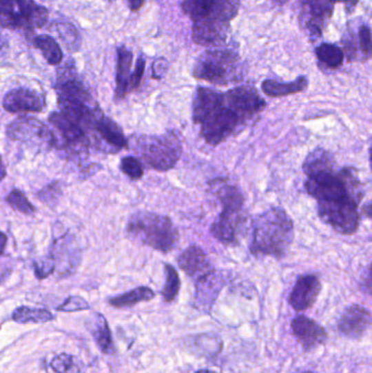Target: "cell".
<instances>
[{
  "label": "cell",
  "mask_w": 372,
  "mask_h": 373,
  "mask_svg": "<svg viewBox=\"0 0 372 373\" xmlns=\"http://www.w3.org/2000/svg\"><path fill=\"white\" fill-rule=\"evenodd\" d=\"M56 92L61 112L79 123L85 131L93 130L97 119L104 115L76 76L74 65L68 63L59 70Z\"/></svg>",
  "instance_id": "cell-1"
},
{
  "label": "cell",
  "mask_w": 372,
  "mask_h": 373,
  "mask_svg": "<svg viewBox=\"0 0 372 373\" xmlns=\"http://www.w3.org/2000/svg\"><path fill=\"white\" fill-rule=\"evenodd\" d=\"M293 238L291 217L284 210L273 208L254 221L250 252L280 258L289 250Z\"/></svg>",
  "instance_id": "cell-2"
},
{
  "label": "cell",
  "mask_w": 372,
  "mask_h": 373,
  "mask_svg": "<svg viewBox=\"0 0 372 373\" xmlns=\"http://www.w3.org/2000/svg\"><path fill=\"white\" fill-rule=\"evenodd\" d=\"M127 232L142 245L164 253L173 250L178 241V232L172 219L152 212H138L132 215Z\"/></svg>",
  "instance_id": "cell-3"
},
{
  "label": "cell",
  "mask_w": 372,
  "mask_h": 373,
  "mask_svg": "<svg viewBox=\"0 0 372 373\" xmlns=\"http://www.w3.org/2000/svg\"><path fill=\"white\" fill-rule=\"evenodd\" d=\"M134 145L149 166L161 172L175 168L183 152L180 138L175 131L161 136L134 137Z\"/></svg>",
  "instance_id": "cell-4"
},
{
  "label": "cell",
  "mask_w": 372,
  "mask_h": 373,
  "mask_svg": "<svg viewBox=\"0 0 372 373\" xmlns=\"http://www.w3.org/2000/svg\"><path fill=\"white\" fill-rule=\"evenodd\" d=\"M192 74L198 80L220 85L237 81L240 78L238 55L228 50H207L197 58Z\"/></svg>",
  "instance_id": "cell-5"
},
{
  "label": "cell",
  "mask_w": 372,
  "mask_h": 373,
  "mask_svg": "<svg viewBox=\"0 0 372 373\" xmlns=\"http://www.w3.org/2000/svg\"><path fill=\"white\" fill-rule=\"evenodd\" d=\"M245 123L246 121L226 104L224 99L223 104L200 123V134L207 144L218 145L236 132Z\"/></svg>",
  "instance_id": "cell-6"
},
{
  "label": "cell",
  "mask_w": 372,
  "mask_h": 373,
  "mask_svg": "<svg viewBox=\"0 0 372 373\" xmlns=\"http://www.w3.org/2000/svg\"><path fill=\"white\" fill-rule=\"evenodd\" d=\"M357 208L358 204L349 199L318 202L320 219L343 235H353L358 230L360 215Z\"/></svg>",
  "instance_id": "cell-7"
},
{
  "label": "cell",
  "mask_w": 372,
  "mask_h": 373,
  "mask_svg": "<svg viewBox=\"0 0 372 373\" xmlns=\"http://www.w3.org/2000/svg\"><path fill=\"white\" fill-rule=\"evenodd\" d=\"M7 137L12 141L40 145L43 148L56 146L53 131L34 117L21 116L7 127Z\"/></svg>",
  "instance_id": "cell-8"
},
{
  "label": "cell",
  "mask_w": 372,
  "mask_h": 373,
  "mask_svg": "<svg viewBox=\"0 0 372 373\" xmlns=\"http://www.w3.org/2000/svg\"><path fill=\"white\" fill-rule=\"evenodd\" d=\"M226 104L235 110L245 121L265 110L267 103L251 86H237L224 94Z\"/></svg>",
  "instance_id": "cell-9"
},
{
  "label": "cell",
  "mask_w": 372,
  "mask_h": 373,
  "mask_svg": "<svg viewBox=\"0 0 372 373\" xmlns=\"http://www.w3.org/2000/svg\"><path fill=\"white\" fill-rule=\"evenodd\" d=\"M48 121L59 133L61 143H63L61 148L82 149L89 144V139L85 130L79 123L65 115L63 112H57L50 114Z\"/></svg>",
  "instance_id": "cell-10"
},
{
  "label": "cell",
  "mask_w": 372,
  "mask_h": 373,
  "mask_svg": "<svg viewBox=\"0 0 372 373\" xmlns=\"http://www.w3.org/2000/svg\"><path fill=\"white\" fill-rule=\"evenodd\" d=\"M244 223L242 210L223 209L211 226V234L224 245H235Z\"/></svg>",
  "instance_id": "cell-11"
},
{
  "label": "cell",
  "mask_w": 372,
  "mask_h": 373,
  "mask_svg": "<svg viewBox=\"0 0 372 373\" xmlns=\"http://www.w3.org/2000/svg\"><path fill=\"white\" fill-rule=\"evenodd\" d=\"M3 106L6 112L11 114L17 112H40L44 110L45 99L43 95L34 90L27 88H18L11 90L3 97Z\"/></svg>",
  "instance_id": "cell-12"
},
{
  "label": "cell",
  "mask_w": 372,
  "mask_h": 373,
  "mask_svg": "<svg viewBox=\"0 0 372 373\" xmlns=\"http://www.w3.org/2000/svg\"><path fill=\"white\" fill-rule=\"evenodd\" d=\"M371 326L372 313L359 305L346 309L338 324V331L351 339L362 337Z\"/></svg>",
  "instance_id": "cell-13"
},
{
  "label": "cell",
  "mask_w": 372,
  "mask_h": 373,
  "mask_svg": "<svg viewBox=\"0 0 372 373\" xmlns=\"http://www.w3.org/2000/svg\"><path fill=\"white\" fill-rule=\"evenodd\" d=\"M228 31V22L214 19H201L194 21L192 39L196 44L202 46H216L225 42Z\"/></svg>",
  "instance_id": "cell-14"
},
{
  "label": "cell",
  "mask_w": 372,
  "mask_h": 373,
  "mask_svg": "<svg viewBox=\"0 0 372 373\" xmlns=\"http://www.w3.org/2000/svg\"><path fill=\"white\" fill-rule=\"evenodd\" d=\"M291 330L293 336L296 337L299 344L306 350H311L327 341V332L315 320L299 316L291 321Z\"/></svg>",
  "instance_id": "cell-15"
},
{
  "label": "cell",
  "mask_w": 372,
  "mask_h": 373,
  "mask_svg": "<svg viewBox=\"0 0 372 373\" xmlns=\"http://www.w3.org/2000/svg\"><path fill=\"white\" fill-rule=\"evenodd\" d=\"M321 292L319 277L308 274L299 277L289 296V303L296 311L311 308Z\"/></svg>",
  "instance_id": "cell-16"
},
{
  "label": "cell",
  "mask_w": 372,
  "mask_h": 373,
  "mask_svg": "<svg viewBox=\"0 0 372 373\" xmlns=\"http://www.w3.org/2000/svg\"><path fill=\"white\" fill-rule=\"evenodd\" d=\"M178 266L188 276L198 279L214 272L205 251L199 245H190L178 258Z\"/></svg>",
  "instance_id": "cell-17"
},
{
  "label": "cell",
  "mask_w": 372,
  "mask_h": 373,
  "mask_svg": "<svg viewBox=\"0 0 372 373\" xmlns=\"http://www.w3.org/2000/svg\"><path fill=\"white\" fill-rule=\"evenodd\" d=\"M224 103V94L209 88H199L194 97L192 106V119L199 125L205 117L210 115Z\"/></svg>",
  "instance_id": "cell-18"
},
{
  "label": "cell",
  "mask_w": 372,
  "mask_h": 373,
  "mask_svg": "<svg viewBox=\"0 0 372 373\" xmlns=\"http://www.w3.org/2000/svg\"><path fill=\"white\" fill-rule=\"evenodd\" d=\"M99 133V136L110 146L114 151H119L121 149L128 148V140H127L123 129L119 127L118 123L106 117L105 115L101 116L95 123L94 129Z\"/></svg>",
  "instance_id": "cell-19"
},
{
  "label": "cell",
  "mask_w": 372,
  "mask_h": 373,
  "mask_svg": "<svg viewBox=\"0 0 372 373\" xmlns=\"http://www.w3.org/2000/svg\"><path fill=\"white\" fill-rule=\"evenodd\" d=\"M132 52L126 48H117V65H116L115 97L123 99L129 92V83L132 79Z\"/></svg>",
  "instance_id": "cell-20"
},
{
  "label": "cell",
  "mask_w": 372,
  "mask_h": 373,
  "mask_svg": "<svg viewBox=\"0 0 372 373\" xmlns=\"http://www.w3.org/2000/svg\"><path fill=\"white\" fill-rule=\"evenodd\" d=\"M302 170L308 178L332 174L336 172L335 161L330 152L323 149H316L304 159Z\"/></svg>",
  "instance_id": "cell-21"
},
{
  "label": "cell",
  "mask_w": 372,
  "mask_h": 373,
  "mask_svg": "<svg viewBox=\"0 0 372 373\" xmlns=\"http://www.w3.org/2000/svg\"><path fill=\"white\" fill-rule=\"evenodd\" d=\"M220 279L215 272L197 281V292L194 305L199 310L209 311L220 292Z\"/></svg>",
  "instance_id": "cell-22"
},
{
  "label": "cell",
  "mask_w": 372,
  "mask_h": 373,
  "mask_svg": "<svg viewBox=\"0 0 372 373\" xmlns=\"http://www.w3.org/2000/svg\"><path fill=\"white\" fill-rule=\"evenodd\" d=\"M89 330L103 354L110 356L115 354V345L112 337V332L106 319L102 314L95 313L89 321Z\"/></svg>",
  "instance_id": "cell-23"
},
{
  "label": "cell",
  "mask_w": 372,
  "mask_h": 373,
  "mask_svg": "<svg viewBox=\"0 0 372 373\" xmlns=\"http://www.w3.org/2000/svg\"><path fill=\"white\" fill-rule=\"evenodd\" d=\"M210 185L214 188L218 201L223 205V209L242 210L245 199L237 187L228 185L223 179L211 181Z\"/></svg>",
  "instance_id": "cell-24"
},
{
  "label": "cell",
  "mask_w": 372,
  "mask_h": 373,
  "mask_svg": "<svg viewBox=\"0 0 372 373\" xmlns=\"http://www.w3.org/2000/svg\"><path fill=\"white\" fill-rule=\"evenodd\" d=\"M308 79L304 76L298 77L295 81L286 83H280L276 80H265L262 83V91L270 97H289L304 91L308 88Z\"/></svg>",
  "instance_id": "cell-25"
},
{
  "label": "cell",
  "mask_w": 372,
  "mask_h": 373,
  "mask_svg": "<svg viewBox=\"0 0 372 373\" xmlns=\"http://www.w3.org/2000/svg\"><path fill=\"white\" fill-rule=\"evenodd\" d=\"M154 297V292L151 288L141 286V288L125 292L123 295L110 298L108 303L115 308H128V307H134L136 303L152 301Z\"/></svg>",
  "instance_id": "cell-26"
},
{
  "label": "cell",
  "mask_w": 372,
  "mask_h": 373,
  "mask_svg": "<svg viewBox=\"0 0 372 373\" xmlns=\"http://www.w3.org/2000/svg\"><path fill=\"white\" fill-rule=\"evenodd\" d=\"M55 316L46 309L19 307L12 313V320L17 323H46L52 321Z\"/></svg>",
  "instance_id": "cell-27"
},
{
  "label": "cell",
  "mask_w": 372,
  "mask_h": 373,
  "mask_svg": "<svg viewBox=\"0 0 372 373\" xmlns=\"http://www.w3.org/2000/svg\"><path fill=\"white\" fill-rule=\"evenodd\" d=\"M35 48L42 52L43 56L50 65H58L63 61V54L55 39L48 35L35 37Z\"/></svg>",
  "instance_id": "cell-28"
},
{
  "label": "cell",
  "mask_w": 372,
  "mask_h": 373,
  "mask_svg": "<svg viewBox=\"0 0 372 373\" xmlns=\"http://www.w3.org/2000/svg\"><path fill=\"white\" fill-rule=\"evenodd\" d=\"M215 0H183L181 9L194 21L210 19L214 10Z\"/></svg>",
  "instance_id": "cell-29"
},
{
  "label": "cell",
  "mask_w": 372,
  "mask_h": 373,
  "mask_svg": "<svg viewBox=\"0 0 372 373\" xmlns=\"http://www.w3.org/2000/svg\"><path fill=\"white\" fill-rule=\"evenodd\" d=\"M316 55L329 68L336 69L343 63L344 52L335 45L321 44L316 50Z\"/></svg>",
  "instance_id": "cell-30"
},
{
  "label": "cell",
  "mask_w": 372,
  "mask_h": 373,
  "mask_svg": "<svg viewBox=\"0 0 372 373\" xmlns=\"http://www.w3.org/2000/svg\"><path fill=\"white\" fill-rule=\"evenodd\" d=\"M166 283L162 290L163 299L166 303L175 301L180 290V277L178 272L171 264H165Z\"/></svg>",
  "instance_id": "cell-31"
},
{
  "label": "cell",
  "mask_w": 372,
  "mask_h": 373,
  "mask_svg": "<svg viewBox=\"0 0 372 373\" xmlns=\"http://www.w3.org/2000/svg\"><path fill=\"white\" fill-rule=\"evenodd\" d=\"M6 202L22 214L31 215L37 211L35 206L29 201V199L24 196L18 189H12L6 196Z\"/></svg>",
  "instance_id": "cell-32"
},
{
  "label": "cell",
  "mask_w": 372,
  "mask_h": 373,
  "mask_svg": "<svg viewBox=\"0 0 372 373\" xmlns=\"http://www.w3.org/2000/svg\"><path fill=\"white\" fill-rule=\"evenodd\" d=\"M121 170L132 181L141 179L145 175V170H143L141 162L134 157H123L121 162Z\"/></svg>",
  "instance_id": "cell-33"
},
{
  "label": "cell",
  "mask_w": 372,
  "mask_h": 373,
  "mask_svg": "<svg viewBox=\"0 0 372 373\" xmlns=\"http://www.w3.org/2000/svg\"><path fill=\"white\" fill-rule=\"evenodd\" d=\"M50 365L56 373H74L76 368V359L67 354L56 356Z\"/></svg>",
  "instance_id": "cell-34"
},
{
  "label": "cell",
  "mask_w": 372,
  "mask_h": 373,
  "mask_svg": "<svg viewBox=\"0 0 372 373\" xmlns=\"http://www.w3.org/2000/svg\"><path fill=\"white\" fill-rule=\"evenodd\" d=\"M90 305L84 298L80 296H71L67 298L63 305H59L57 311L61 312H76V311L89 310Z\"/></svg>",
  "instance_id": "cell-35"
},
{
  "label": "cell",
  "mask_w": 372,
  "mask_h": 373,
  "mask_svg": "<svg viewBox=\"0 0 372 373\" xmlns=\"http://www.w3.org/2000/svg\"><path fill=\"white\" fill-rule=\"evenodd\" d=\"M359 46H360V52L364 59L372 56V33L369 28L366 26H362L359 29Z\"/></svg>",
  "instance_id": "cell-36"
},
{
  "label": "cell",
  "mask_w": 372,
  "mask_h": 373,
  "mask_svg": "<svg viewBox=\"0 0 372 373\" xmlns=\"http://www.w3.org/2000/svg\"><path fill=\"white\" fill-rule=\"evenodd\" d=\"M56 262L50 256L43 259L41 261L34 262V272L37 279H44L53 274L55 271Z\"/></svg>",
  "instance_id": "cell-37"
},
{
  "label": "cell",
  "mask_w": 372,
  "mask_h": 373,
  "mask_svg": "<svg viewBox=\"0 0 372 373\" xmlns=\"http://www.w3.org/2000/svg\"><path fill=\"white\" fill-rule=\"evenodd\" d=\"M145 58L140 56L136 61V67H134V72L132 74V79H130V83H129V92L134 91V90L139 88L140 83H141L142 78L145 74Z\"/></svg>",
  "instance_id": "cell-38"
},
{
  "label": "cell",
  "mask_w": 372,
  "mask_h": 373,
  "mask_svg": "<svg viewBox=\"0 0 372 373\" xmlns=\"http://www.w3.org/2000/svg\"><path fill=\"white\" fill-rule=\"evenodd\" d=\"M61 187L57 183H50L48 187H45L44 189L39 192L37 198L40 199L43 202H54L56 199L61 196Z\"/></svg>",
  "instance_id": "cell-39"
},
{
  "label": "cell",
  "mask_w": 372,
  "mask_h": 373,
  "mask_svg": "<svg viewBox=\"0 0 372 373\" xmlns=\"http://www.w3.org/2000/svg\"><path fill=\"white\" fill-rule=\"evenodd\" d=\"M168 63L165 58H158L153 63V78L161 79L167 71Z\"/></svg>",
  "instance_id": "cell-40"
},
{
  "label": "cell",
  "mask_w": 372,
  "mask_h": 373,
  "mask_svg": "<svg viewBox=\"0 0 372 373\" xmlns=\"http://www.w3.org/2000/svg\"><path fill=\"white\" fill-rule=\"evenodd\" d=\"M362 288L366 292H369L370 295H372V264L362 279Z\"/></svg>",
  "instance_id": "cell-41"
},
{
  "label": "cell",
  "mask_w": 372,
  "mask_h": 373,
  "mask_svg": "<svg viewBox=\"0 0 372 373\" xmlns=\"http://www.w3.org/2000/svg\"><path fill=\"white\" fill-rule=\"evenodd\" d=\"M127 3H128L130 10L138 11L143 7L145 0H127Z\"/></svg>",
  "instance_id": "cell-42"
},
{
  "label": "cell",
  "mask_w": 372,
  "mask_h": 373,
  "mask_svg": "<svg viewBox=\"0 0 372 373\" xmlns=\"http://www.w3.org/2000/svg\"><path fill=\"white\" fill-rule=\"evenodd\" d=\"M333 3H345L346 7H347V9H353L356 7L357 3H358V0H331Z\"/></svg>",
  "instance_id": "cell-43"
},
{
  "label": "cell",
  "mask_w": 372,
  "mask_h": 373,
  "mask_svg": "<svg viewBox=\"0 0 372 373\" xmlns=\"http://www.w3.org/2000/svg\"><path fill=\"white\" fill-rule=\"evenodd\" d=\"M362 213H364L366 216L372 219V200L362 206Z\"/></svg>",
  "instance_id": "cell-44"
},
{
  "label": "cell",
  "mask_w": 372,
  "mask_h": 373,
  "mask_svg": "<svg viewBox=\"0 0 372 373\" xmlns=\"http://www.w3.org/2000/svg\"><path fill=\"white\" fill-rule=\"evenodd\" d=\"M369 159H370V166H371V168H372V143L370 144V148H369Z\"/></svg>",
  "instance_id": "cell-45"
},
{
  "label": "cell",
  "mask_w": 372,
  "mask_h": 373,
  "mask_svg": "<svg viewBox=\"0 0 372 373\" xmlns=\"http://www.w3.org/2000/svg\"><path fill=\"white\" fill-rule=\"evenodd\" d=\"M196 373H216L214 372V371L207 370V369H205V370H199L198 372Z\"/></svg>",
  "instance_id": "cell-46"
},
{
  "label": "cell",
  "mask_w": 372,
  "mask_h": 373,
  "mask_svg": "<svg viewBox=\"0 0 372 373\" xmlns=\"http://www.w3.org/2000/svg\"><path fill=\"white\" fill-rule=\"evenodd\" d=\"M276 3H280V5H283V3H287L289 0H276Z\"/></svg>",
  "instance_id": "cell-47"
},
{
  "label": "cell",
  "mask_w": 372,
  "mask_h": 373,
  "mask_svg": "<svg viewBox=\"0 0 372 373\" xmlns=\"http://www.w3.org/2000/svg\"><path fill=\"white\" fill-rule=\"evenodd\" d=\"M302 373H313V372H311V371H304V372H302Z\"/></svg>",
  "instance_id": "cell-48"
}]
</instances>
